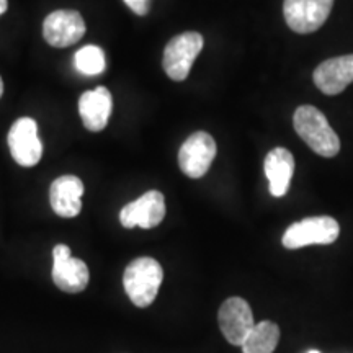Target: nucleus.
Segmentation results:
<instances>
[{"label":"nucleus","mask_w":353,"mask_h":353,"mask_svg":"<svg viewBox=\"0 0 353 353\" xmlns=\"http://www.w3.org/2000/svg\"><path fill=\"white\" fill-rule=\"evenodd\" d=\"M294 130L304 143L322 157H334L341 151V139L330 128L324 113L312 105H303L294 112Z\"/></svg>","instance_id":"f257e3e1"},{"label":"nucleus","mask_w":353,"mask_h":353,"mask_svg":"<svg viewBox=\"0 0 353 353\" xmlns=\"http://www.w3.org/2000/svg\"><path fill=\"white\" fill-rule=\"evenodd\" d=\"M164 280L161 263L151 257H139L128 265L123 285L131 303L138 307L151 306Z\"/></svg>","instance_id":"f03ea898"},{"label":"nucleus","mask_w":353,"mask_h":353,"mask_svg":"<svg viewBox=\"0 0 353 353\" xmlns=\"http://www.w3.org/2000/svg\"><path fill=\"white\" fill-rule=\"evenodd\" d=\"M339 234H341V226L334 218L314 216V218H304L303 221L291 224L285 231L281 242L290 250L312 244L329 245L339 239Z\"/></svg>","instance_id":"7ed1b4c3"},{"label":"nucleus","mask_w":353,"mask_h":353,"mask_svg":"<svg viewBox=\"0 0 353 353\" xmlns=\"http://www.w3.org/2000/svg\"><path fill=\"white\" fill-rule=\"evenodd\" d=\"M203 44H205L203 37L196 32L176 34L170 39L164 50L162 65L172 81L182 82L188 77L190 69L203 50Z\"/></svg>","instance_id":"20e7f679"},{"label":"nucleus","mask_w":353,"mask_h":353,"mask_svg":"<svg viewBox=\"0 0 353 353\" xmlns=\"http://www.w3.org/2000/svg\"><path fill=\"white\" fill-rule=\"evenodd\" d=\"M216 152L218 148L213 136L205 131L193 132L179 151L180 169L190 179H201L213 164Z\"/></svg>","instance_id":"39448f33"},{"label":"nucleus","mask_w":353,"mask_h":353,"mask_svg":"<svg viewBox=\"0 0 353 353\" xmlns=\"http://www.w3.org/2000/svg\"><path fill=\"white\" fill-rule=\"evenodd\" d=\"M332 6L334 0H285L283 15L293 32L307 34L325 23Z\"/></svg>","instance_id":"423d86ee"},{"label":"nucleus","mask_w":353,"mask_h":353,"mask_svg":"<svg viewBox=\"0 0 353 353\" xmlns=\"http://www.w3.org/2000/svg\"><path fill=\"white\" fill-rule=\"evenodd\" d=\"M90 273L85 262L72 257L70 249L64 244H57L52 249V281L65 293H81L87 288Z\"/></svg>","instance_id":"0eeeda50"},{"label":"nucleus","mask_w":353,"mask_h":353,"mask_svg":"<svg viewBox=\"0 0 353 353\" xmlns=\"http://www.w3.org/2000/svg\"><path fill=\"white\" fill-rule=\"evenodd\" d=\"M13 161L21 167H33L41 161L43 143L38 138V125L33 118H20L13 123L7 136Z\"/></svg>","instance_id":"6e6552de"},{"label":"nucleus","mask_w":353,"mask_h":353,"mask_svg":"<svg viewBox=\"0 0 353 353\" xmlns=\"http://www.w3.org/2000/svg\"><path fill=\"white\" fill-rule=\"evenodd\" d=\"M219 329L224 337L232 345L242 347L247 335L254 329V314L249 303L242 298H229L221 304L218 312Z\"/></svg>","instance_id":"1a4fd4ad"},{"label":"nucleus","mask_w":353,"mask_h":353,"mask_svg":"<svg viewBox=\"0 0 353 353\" xmlns=\"http://www.w3.org/2000/svg\"><path fill=\"white\" fill-rule=\"evenodd\" d=\"M165 218L164 195L157 190L145 192L138 200L123 206L120 213L121 224L128 229L143 228L152 229L159 226Z\"/></svg>","instance_id":"9d476101"},{"label":"nucleus","mask_w":353,"mask_h":353,"mask_svg":"<svg viewBox=\"0 0 353 353\" xmlns=\"http://www.w3.org/2000/svg\"><path fill=\"white\" fill-rule=\"evenodd\" d=\"M85 34V21L76 10H56L43 23V37L54 48L76 44Z\"/></svg>","instance_id":"9b49d317"},{"label":"nucleus","mask_w":353,"mask_h":353,"mask_svg":"<svg viewBox=\"0 0 353 353\" xmlns=\"http://www.w3.org/2000/svg\"><path fill=\"white\" fill-rule=\"evenodd\" d=\"M353 82V54L332 57L314 70V83L322 94L339 95Z\"/></svg>","instance_id":"f8f14e48"},{"label":"nucleus","mask_w":353,"mask_h":353,"mask_svg":"<svg viewBox=\"0 0 353 353\" xmlns=\"http://www.w3.org/2000/svg\"><path fill=\"white\" fill-rule=\"evenodd\" d=\"M83 183L76 175H63L51 183V208L61 218H76L82 211Z\"/></svg>","instance_id":"ddd939ff"},{"label":"nucleus","mask_w":353,"mask_h":353,"mask_svg":"<svg viewBox=\"0 0 353 353\" xmlns=\"http://www.w3.org/2000/svg\"><path fill=\"white\" fill-rule=\"evenodd\" d=\"M112 108L113 99L107 87L100 85L94 90H88L82 94L79 100V113H81L83 126L88 131L99 132L105 130L112 114Z\"/></svg>","instance_id":"4468645a"},{"label":"nucleus","mask_w":353,"mask_h":353,"mask_svg":"<svg viewBox=\"0 0 353 353\" xmlns=\"http://www.w3.org/2000/svg\"><path fill=\"white\" fill-rule=\"evenodd\" d=\"M265 175L270 182V193L273 196H285L294 174V157L288 149L275 148L265 157Z\"/></svg>","instance_id":"2eb2a0df"},{"label":"nucleus","mask_w":353,"mask_h":353,"mask_svg":"<svg viewBox=\"0 0 353 353\" xmlns=\"http://www.w3.org/2000/svg\"><path fill=\"white\" fill-rule=\"evenodd\" d=\"M280 341V329L275 322L262 321L254 325L245 342L242 343L244 353H273Z\"/></svg>","instance_id":"dca6fc26"},{"label":"nucleus","mask_w":353,"mask_h":353,"mask_svg":"<svg viewBox=\"0 0 353 353\" xmlns=\"http://www.w3.org/2000/svg\"><path fill=\"white\" fill-rule=\"evenodd\" d=\"M74 65L81 74L85 76H97L105 70V54L101 48L95 44H87L81 48L74 56Z\"/></svg>","instance_id":"f3484780"},{"label":"nucleus","mask_w":353,"mask_h":353,"mask_svg":"<svg viewBox=\"0 0 353 353\" xmlns=\"http://www.w3.org/2000/svg\"><path fill=\"white\" fill-rule=\"evenodd\" d=\"M128 7L131 8L136 15H148L149 10H151V0H123Z\"/></svg>","instance_id":"a211bd4d"},{"label":"nucleus","mask_w":353,"mask_h":353,"mask_svg":"<svg viewBox=\"0 0 353 353\" xmlns=\"http://www.w3.org/2000/svg\"><path fill=\"white\" fill-rule=\"evenodd\" d=\"M7 8H8L7 0H0V15H2V13H6Z\"/></svg>","instance_id":"6ab92c4d"},{"label":"nucleus","mask_w":353,"mask_h":353,"mask_svg":"<svg viewBox=\"0 0 353 353\" xmlns=\"http://www.w3.org/2000/svg\"><path fill=\"white\" fill-rule=\"evenodd\" d=\"M3 95V81H2V77H0V97Z\"/></svg>","instance_id":"aec40b11"},{"label":"nucleus","mask_w":353,"mask_h":353,"mask_svg":"<svg viewBox=\"0 0 353 353\" xmlns=\"http://www.w3.org/2000/svg\"><path fill=\"white\" fill-rule=\"evenodd\" d=\"M307 353H321V352L319 350H309Z\"/></svg>","instance_id":"412c9836"}]
</instances>
